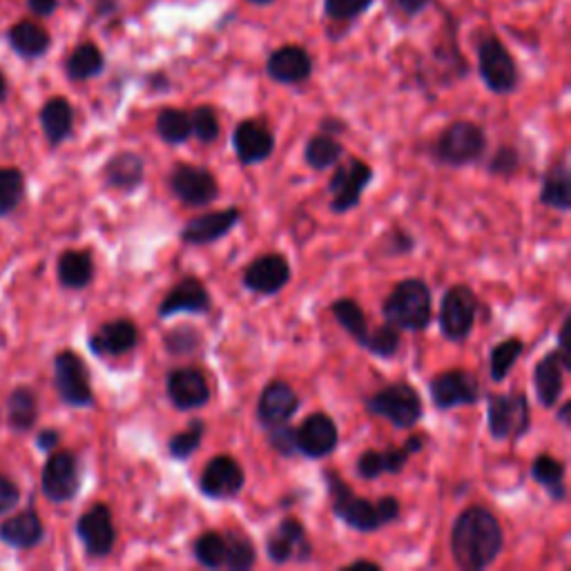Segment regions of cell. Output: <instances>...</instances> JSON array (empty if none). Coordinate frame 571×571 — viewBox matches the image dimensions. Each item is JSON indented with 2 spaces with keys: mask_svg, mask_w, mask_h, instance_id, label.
<instances>
[{
  "mask_svg": "<svg viewBox=\"0 0 571 571\" xmlns=\"http://www.w3.org/2000/svg\"><path fill=\"white\" fill-rule=\"evenodd\" d=\"M505 549L500 520L481 505L466 507L451 529V556L464 571H483L492 567Z\"/></svg>",
  "mask_w": 571,
  "mask_h": 571,
  "instance_id": "cell-1",
  "label": "cell"
},
{
  "mask_svg": "<svg viewBox=\"0 0 571 571\" xmlns=\"http://www.w3.org/2000/svg\"><path fill=\"white\" fill-rule=\"evenodd\" d=\"M322 478L328 487L333 516L348 529L359 534H375L383 527L400 520L402 507L396 496H383L377 503H370L368 498L357 496L337 471L326 468L322 473Z\"/></svg>",
  "mask_w": 571,
  "mask_h": 571,
  "instance_id": "cell-2",
  "label": "cell"
},
{
  "mask_svg": "<svg viewBox=\"0 0 571 571\" xmlns=\"http://www.w3.org/2000/svg\"><path fill=\"white\" fill-rule=\"evenodd\" d=\"M383 315L400 331H427L433 322V295L429 283L418 277L398 281L385 300Z\"/></svg>",
  "mask_w": 571,
  "mask_h": 571,
  "instance_id": "cell-3",
  "label": "cell"
},
{
  "mask_svg": "<svg viewBox=\"0 0 571 571\" xmlns=\"http://www.w3.org/2000/svg\"><path fill=\"white\" fill-rule=\"evenodd\" d=\"M487 152V132L473 121H453L446 126L435 146L433 157L449 168H464L478 163Z\"/></svg>",
  "mask_w": 571,
  "mask_h": 571,
  "instance_id": "cell-4",
  "label": "cell"
},
{
  "mask_svg": "<svg viewBox=\"0 0 571 571\" xmlns=\"http://www.w3.org/2000/svg\"><path fill=\"white\" fill-rule=\"evenodd\" d=\"M364 409L373 418L389 420L400 431L413 429L424 416L422 398L409 383H396L370 394L364 400Z\"/></svg>",
  "mask_w": 571,
  "mask_h": 571,
  "instance_id": "cell-5",
  "label": "cell"
},
{
  "mask_svg": "<svg viewBox=\"0 0 571 571\" xmlns=\"http://www.w3.org/2000/svg\"><path fill=\"white\" fill-rule=\"evenodd\" d=\"M475 56H478V74L489 91L507 97L520 85L518 65L507 50V45L496 34H483L475 43Z\"/></svg>",
  "mask_w": 571,
  "mask_h": 571,
  "instance_id": "cell-6",
  "label": "cell"
},
{
  "mask_svg": "<svg viewBox=\"0 0 571 571\" xmlns=\"http://www.w3.org/2000/svg\"><path fill=\"white\" fill-rule=\"evenodd\" d=\"M487 427L494 440L518 442L531 429L529 398L522 391L487 396Z\"/></svg>",
  "mask_w": 571,
  "mask_h": 571,
  "instance_id": "cell-7",
  "label": "cell"
},
{
  "mask_svg": "<svg viewBox=\"0 0 571 571\" xmlns=\"http://www.w3.org/2000/svg\"><path fill=\"white\" fill-rule=\"evenodd\" d=\"M481 302L475 298V293L468 289L466 283H455L442 295L440 304V333L449 342H466L473 333L475 320H478Z\"/></svg>",
  "mask_w": 571,
  "mask_h": 571,
  "instance_id": "cell-8",
  "label": "cell"
},
{
  "mask_svg": "<svg viewBox=\"0 0 571 571\" xmlns=\"http://www.w3.org/2000/svg\"><path fill=\"white\" fill-rule=\"evenodd\" d=\"M168 185L172 197L190 208L211 206L222 195L217 176L208 168L193 163H174L168 174Z\"/></svg>",
  "mask_w": 571,
  "mask_h": 571,
  "instance_id": "cell-9",
  "label": "cell"
},
{
  "mask_svg": "<svg viewBox=\"0 0 571 571\" xmlns=\"http://www.w3.org/2000/svg\"><path fill=\"white\" fill-rule=\"evenodd\" d=\"M431 402L440 411H453L457 407H473L483 400L481 383L473 373L462 368L442 370L429 383Z\"/></svg>",
  "mask_w": 571,
  "mask_h": 571,
  "instance_id": "cell-10",
  "label": "cell"
},
{
  "mask_svg": "<svg viewBox=\"0 0 571 571\" xmlns=\"http://www.w3.org/2000/svg\"><path fill=\"white\" fill-rule=\"evenodd\" d=\"M373 168L362 159H348L346 163H337L328 181V193L333 195L331 213L346 215L353 208H357L364 190L373 183Z\"/></svg>",
  "mask_w": 571,
  "mask_h": 571,
  "instance_id": "cell-11",
  "label": "cell"
},
{
  "mask_svg": "<svg viewBox=\"0 0 571 571\" xmlns=\"http://www.w3.org/2000/svg\"><path fill=\"white\" fill-rule=\"evenodd\" d=\"M54 385L61 400L76 409L94 407V391L89 383V370L85 362L72 353L63 351L54 359Z\"/></svg>",
  "mask_w": 571,
  "mask_h": 571,
  "instance_id": "cell-12",
  "label": "cell"
},
{
  "mask_svg": "<svg viewBox=\"0 0 571 571\" xmlns=\"http://www.w3.org/2000/svg\"><path fill=\"white\" fill-rule=\"evenodd\" d=\"M291 263L279 252H268L252 259L241 274L244 289L255 295H277L291 283Z\"/></svg>",
  "mask_w": 571,
  "mask_h": 571,
  "instance_id": "cell-13",
  "label": "cell"
},
{
  "mask_svg": "<svg viewBox=\"0 0 571 571\" xmlns=\"http://www.w3.org/2000/svg\"><path fill=\"white\" fill-rule=\"evenodd\" d=\"M266 556L272 564L309 562L313 556V545L306 527L298 518H283L266 538Z\"/></svg>",
  "mask_w": 571,
  "mask_h": 571,
  "instance_id": "cell-14",
  "label": "cell"
},
{
  "mask_svg": "<svg viewBox=\"0 0 571 571\" xmlns=\"http://www.w3.org/2000/svg\"><path fill=\"white\" fill-rule=\"evenodd\" d=\"M165 389L176 411H200L213 398L206 375L195 366L172 368L165 379Z\"/></svg>",
  "mask_w": 571,
  "mask_h": 571,
  "instance_id": "cell-15",
  "label": "cell"
},
{
  "mask_svg": "<svg viewBox=\"0 0 571 571\" xmlns=\"http://www.w3.org/2000/svg\"><path fill=\"white\" fill-rule=\"evenodd\" d=\"M246 473L237 457L215 455L202 471L200 492L211 500H233L244 492Z\"/></svg>",
  "mask_w": 571,
  "mask_h": 571,
  "instance_id": "cell-16",
  "label": "cell"
},
{
  "mask_svg": "<svg viewBox=\"0 0 571 571\" xmlns=\"http://www.w3.org/2000/svg\"><path fill=\"white\" fill-rule=\"evenodd\" d=\"M78 540L89 558H108L117 545V527L112 511L106 505L89 507L76 522Z\"/></svg>",
  "mask_w": 571,
  "mask_h": 571,
  "instance_id": "cell-17",
  "label": "cell"
},
{
  "mask_svg": "<svg viewBox=\"0 0 571 571\" xmlns=\"http://www.w3.org/2000/svg\"><path fill=\"white\" fill-rule=\"evenodd\" d=\"M43 494L47 500L63 505L76 498L80 489L78 460L72 451H54L43 468Z\"/></svg>",
  "mask_w": 571,
  "mask_h": 571,
  "instance_id": "cell-18",
  "label": "cell"
},
{
  "mask_svg": "<svg viewBox=\"0 0 571 571\" xmlns=\"http://www.w3.org/2000/svg\"><path fill=\"white\" fill-rule=\"evenodd\" d=\"M213 309V298L206 283L200 277L179 279L170 293L161 300L157 315L159 320H170L174 315H206Z\"/></svg>",
  "mask_w": 571,
  "mask_h": 571,
  "instance_id": "cell-19",
  "label": "cell"
},
{
  "mask_svg": "<svg viewBox=\"0 0 571 571\" xmlns=\"http://www.w3.org/2000/svg\"><path fill=\"white\" fill-rule=\"evenodd\" d=\"M300 405H302L300 396L289 383H283V379H272L259 396L257 420L268 431L272 427L291 422L300 411Z\"/></svg>",
  "mask_w": 571,
  "mask_h": 571,
  "instance_id": "cell-20",
  "label": "cell"
},
{
  "mask_svg": "<svg viewBox=\"0 0 571 571\" xmlns=\"http://www.w3.org/2000/svg\"><path fill=\"white\" fill-rule=\"evenodd\" d=\"M295 440H298V453L311 460H322L335 453V449L340 446V429L331 416L311 413L295 429Z\"/></svg>",
  "mask_w": 571,
  "mask_h": 571,
  "instance_id": "cell-21",
  "label": "cell"
},
{
  "mask_svg": "<svg viewBox=\"0 0 571 571\" xmlns=\"http://www.w3.org/2000/svg\"><path fill=\"white\" fill-rule=\"evenodd\" d=\"M266 74L279 85H302L313 76V58L302 45H281L266 58Z\"/></svg>",
  "mask_w": 571,
  "mask_h": 571,
  "instance_id": "cell-22",
  "label": "cell"
},
{
  "mask_svg": "<svg viewBox=\"0 0 571 571\" xmlns=\"http://www.w3.org/2000/svg\"><path fill=\"white\" fill-rule=\"evenodd\" d=\"M241 211L239 208H224V211H213L204 213L200 217L190 219L179 237L185 246H211L233 233V228L239 224Z\"/></svg>",
  "mask_w": 571,
  "mask_h": 571,
  "instance_id": "cell-23",
  "label": "cell"
},
{
  "mask_svg": "<svg viewBox=\"0 0 571 571\" xmlns=\"http://www.w3.org/2000/svg\"><path fill=\"white\" fill-rule=\"evenodd\" d=\"M230 143H233V150H235L239 163H244V165H259V163L268 161L274 152L272 130L257 119L241 121L235 128Z\"/></svg>",
  "mask_w": 571,
  "mask_h": 571,
  "instance_id": "cell-24",
  "label": "cell"
},
{
  "mask_svg": "<svg viewBox=\"0 0 571 571\" xmlns=\"http://www.w3.org/2000/svg\"><path fill=\"white\" fill-rule=\"evenodd\" d=\"M141 342L139 326L132 320H112L99 326L87 342L89 351L97 357H119L132 353Z\"/></svg>",
  "mask_w": 571,
  "mask_h": 571,
  "instance_id": "cell-25",
  "label": "cell"
},
{
  "mask_svg": "<svg viewBox=\"0 0 571 571\" xmlns=\"http://www.w3.org/2000/svg\"><path fill=\"white\" fill-rule=\"evenodd\" d=\"M564 366L556 351H549L536 366H534V391L538 402L545 409H556L562 391H564Z\"/></svg>",
  "mask_w": 571,
  "mask_h": 571,
  "instance_id": "cell-26",
  "label": "cell"
},
{
  "mask_svg": "<svg viewBox=\"0 0 571 571\" xmlns=\"http://www.w3.org/2000/svg\"><path fill=\"white\" fill-rule=\"evenodd\" d=\"M538 202L545 208L558 211V213H569L571 211V172L567 157L562 154L558 161H553L547 172L542 174V187Z\"/></svg>",
  "mask_w": 571,
  "mask_h": 571,
  "instance_id": "cell-27",
  "label": "cell"
},
{
  "mask_svg": "<svg viewBox=\"0 0 571 571\" xmlns=\"http://www.w3.org/2000/svg\"><path fill=\"white\" fill-rule=\"evenodd\" d=\"M411 453L402 446H391L387 451H364L355 462V473L362 481H377L383 475H398L409 464Z\"/></svg>",
  "mask_w": 571,
  "mask_h": 571,
  "instance_id": "cell-28",
  "label": "cell"
},
{
  "mask_svg": "<svg viewBox=\"0 0 571 571\" xmlns=\"http://www.w3.org/2000/svg\"><path fill=\"white\" fill-rule=\"evenodd\" d=\"M104 176L112 190H121V193H134V190L141 187L146 181V161L137 152H130V150L119 152L106 163Z\"/></svg>",
  "mask_w": 571,
  "mask_h": 571,
  "instance_id": "cell-29",
  "label": "cell"
},
{
  "mask_svg": "<svg viewBox=\"0 0 571 571\" xmlns=\"http://www.w3.org/2000/svg\"><path fill=\"white\" fill-rule=\"evenodd\" d=\"M45 536V527L39 518L36 511H23L10 520L0 525V540L6 545L19 547V549H30L36 547Z\"/></svg>",
  "mask_w": 571,
  "mask_h": 571,
  "instance_id": "cell-30",
  "label": "cell"
},
{
  "mask_svg": "<svg viewBox=\"0 0 571 571\" xmlns=\"http://www.w3.org/2000/svg\"><path fill=\"white\" fill-rule=\"evenodd\" d=\"M531 478L547 492V496L553 503H564L567 498V466L562 460L549 455V453H540L534 457L531 462Z\"/></svg>",
  "mask_w": 571,
  "mask_h": 571,
  "instance_id": "cell-31",
  "label": "cell"
},
{
  "mask_svg": "<svg viewBox=\"0 0 571 571\" xmlns=\"http://www.w3.org/2000/svg\"><path fill=\"white\" fill-rule=\"evenodd\" d=\"M94 279V259L87 250H67L58 259V281L65 289H87Z\"/></svg>",
  "mask_w": 571,
  "mask_h": 571,
  "instance_id": "cell-32",
  "label": "cell"
},
{
  "mask_svg": "<svg viewBox=\"0 0 571 571\" xmlns=\"http://www.w3.org/2000/svg\"><path fill=\"white\" fill-rule=\"evenodd\" d=\"M41 126L52 146H61L74 128V110L67 99L54 97L41 110Z\"/></svg>",
  "mask_w": 571,
  "mask_h": 571,
  "instance_id": "cell-33",
  "label": "cell"
},
{
  "mask_svg": "<svg viewBox=\"0 0 571 571\" xmlns=\"http://www.w3.org/2000/svg\"><path fill=\"white\" fill-rule=\"evenodd\" d=\"M331 313L335 317V322L340 324V328H344V333L359 346H364L366 337H368V320L364 309L359 306V302L351 300V298H340L331 304Z\"/></svg>",
  "mask_w": 571,
  "mask_h": 571,
  "instance_id": "cell-34",
  "label": "cell"
},
{
  "mask_svg": "<svg viewBox=\"0 0 571 571\" xmlns=\"http://www.w3.org/2000/svg\"><path fill=\"white\" fill-rule=\"evenodd\" d=\"M72 80H89L106 69V56L94 43H80L65 63Z\"/></svg>",
  "mask_w": 571,
  "mask_h": 571,
  "instance_id": "cell-35",
  "label": "cell"
},
{
  "mask_svg": "<svg viewBox=\"0 0 571 571\" xmlns=\"http://www.w3.org/2000/svg\"><path fill=\"white\" fill-rule=\"evenodd\" d=\"M342 154H344V146L337 141V137H331L326 132L313 134L304 148V161L309 163V168L317 172L335 168Z\"/></svg>",
  "mask_w": 571,
  "mask_h": 571,
  "instance_id": "cell-36",
  "label": "cell"
},
{
  "mask_svg": "<svg viewBox=\"0 0 571 571\" xmlns=\"http://www.w3.org/2000/svg\"><path fill=\"white\" fill-rule=\"evenodd\" d=\"M157 137L168 146H183L193 137V126H190V112L179 108H163L154 121Z\"/></svg>",
  "mask_w": 571,
  "mask_h": 571,
  "instance_id": "cell-37",
  "label": "cell"
},
{
  "mask_svg": "<svg viewBox=\"0 0 571 571\" xmlns=\"http://www.w3.org/2000/svg\"><path fill=\"white\" fill-rule=\"evenodd\" d=\"M10 43L12 47L25 56V58H39L43 56L47 50H50V34L45 28L36 25V23H30V21H23L19 23L17 28H12L10 32Z\"/></svg>",
  "mask_w": 571,
  "mask_h": 571,
  "instance_id": "cell-38",
  "label": "cell"
},
{
  "mask_svg": "<svg viewBox=\"0 0 571 571\" xmlns=\"http://www.w3.org/2000/svg\"><path fill=\"white\" fill-rule=\"evenodd\" d=\"M204 435H206V422L204 420H190L187 429L181 431V433H174L170 440H168V453L172 460H190L197 449L202 446L204 442Z\"/></svg>",
  "mask_w": 571,
  "mask_h": 571,
  "instance_id": "cell-39",
  "label": "cell"
},
{
  "mask_svg": "<svg viewBox=\"0 0 571 571\" xmlns=\"http://www.w3.org/2000/svg\"><path fill=\"white\" fill-rule=\"evenodd\" d=\"M195 560L206 569H224L226 562V534L204 531L193 545Z\"/></svg>",
  "mask_w": 571,
  "mask_h": 571,
  "instance_id": "cell-40",
  "label": "cell"
},
{
  "mask_svg": "<svg viewBox=\"0 0 571 571\" xmlns=\"http://www.w3.org/2000/svg\"><path fill=\"white\" fill-rule=\"evenodd\" d=\"M400 346H402L400 328L385 322L383 326H377L375 331H368V337H366L362 348L368 351L370 355L379 357V359H394L400 353Z\"/></svg>",
  "mask_w": 571,
  "mask_h": 571,
  "instance_id": "cell-41",
  "label": "cell"
},
{
  "mask_svg": "<svg viewBox=\"0 0 571 571\" xmlns=\"http://www.w3.org/2000/svg\"><path fill=\"white\" fill-rule=\"evenodd\" d=\"M522 351H525V344L520 337H507L505 342H500L492 348L489 370H492L494 383H503V379H507V375L516 366Z\"/></svg>",
  "mask_w": 571,
  "mask_h": 571,
  "instance_id": "cell-42",
  "label": "cell"
},
{
  "mask_svg": "<svg viewBox=\"0 0 571 571\" xmlns=\"http://www.w3.org/2000/svg\"><path fill=\"white\" fill-rule=\"evenodd\" d=\"M25 197V179L17 168H0V217L19 208Z\"/></svg>",
  "mask_w": 571,
  "mask_h": 571,
  "instance_id": "cell-43",
  "label": "cell"
},
{
  "mask_svg": "<svg viewBox=\"0 0 571 571\" xmlns=\"http://www.w3.org/2000/svg\"><path fill=\"white\" fill-rule=\"evenodd\" d=\"M257 564V547L241 534H226V562L224 569L248 571Z\"/></svg>",
  "mask_w": 571,
  "mask_h": 571,
  "instance_id": "cell-44",
  "label": "cell"
},
{
  "mask_svg": "<svg viewBox=\"0 0 571 571\" xmlns=\"http://www.w3.org/2000/svg\"><path fill=\"white\" fill-rule=\"evenodd\" d=\"M8 411H10V424L17 431L32 429L39 418V405L34 394L30 389H17L8 400Z\"/></svg>",
  "mask_w": 571,
  "mask_h": 571,
  "instance_id": "cell-45",
  "label": "cell"
},
{
  "mask_svg": "<svg viewBox=\"0 0 571 571\" xmlns=\"http://www.w3.org/2000/svg\"><path fill=\"white\" fill-rule=\"evenodd\" d=\"M375 0H324V17L335 25H351L362 19Z\"/></svg>",
  "mask_w": 571,
  "mask_h": 571,
  "instance_id": "cell-46",
  "label": "cell"
},
{
  "mask_svg": "<svg viewBox=\"0 0 571 571\" xmlns=\"http://www.w3.org/2000/svg\"><path fill=\"white\" fill-rule=\"evenodd\" d=\"M190 126H193V137H197L204 146H211L222 134L219 115L213 106H197L190 112Z\"/></svg>",
  "mask_w": 571,
  "mask_h": 571,
  "instance_id": "cell-47",
  "label": "cell"
},
{
  "mask_svg": "<svg viewBox=\"0 0 571 571\" xmlns=\"http://www.w3.org/2000/svg\"><path fill=\"white\" fill-rule=\"evenodd\" d=\"M163 346L170 355L174 357H183V355H193L200 346H202V333L195 326H176L172 331L165 333L163 337Z\"/></svg>",
  "mask_w": 571,
  "mask_h": 571,
  "instance_id": "cell-48",
  "label": "cell"
},
{
  "mask_svg": "<svg viewBox=\"0 0 571 571\" xmlns=\"http://www.w3.org/2000/svg\"><path fill=\"white\" fill-rule=\"evenodd\" d=\"M489 174L494 176H500V179H511L518 170H520V154L516 148L511 146H500L494 157L489 159V165H487Z\"/></svg>",
  "mask_w": 571,
  "mask_h": 571,
  "instance_id": "cell-49",
  "label": "cell"
},
{
  "mask_svg": "<svg viewBox=\"0 0 571 571\" xmlns=\"http://www.w3.org/2000/svg\"><path fill=\"white\" fill-rule=\"evenodd\" d=\"M416 248V239L413 235H409L402 228H394L387 230L383 241H379V252L387 255V257H400V255H409Z\"/></svg>",
  "mask_w": 571,
  "mask_h": 571,
  "instance_id": "cell-50",
  "label": "cell"
},
{
  "mask_svg": "<svg viewBox=\"0 0 571 571\" xmlns=\"http://www.w3.org/2000/svg\"><path fill=\"white\" fill-rule=\"evenodd\" d=\"M268 433V444L283 457H293L298 453V440H295V429L291 422L272 427L266 431Z\"/></svg>",
  "mask_w": 571,
  "mask_h": 571,
  "instance_id": "cell-51",
  "label": "cell"
},
{
  "mask_svg": "<svg viewBox=\"0 0 571 571\" xmlns=\"http://www.w3.org/2000/svg\"><path fill=\"white\" fill-rule=\"evenodd\" d=\"M433 3V0H391V8L398 17L402 19H418L429 6Z\"/></svg>",
  "mask_w": 571,
  "mask_h": 571,
  "instance_id": "cell-52",
  "label": "cell"
},
{
  "mask_svg": "<svg viewBox=\"0 0 571 571\" xmlns=\"http://www.w3.org/2000/svg\"><path fill=\"white\" fill-rule=\"evenodd\" d=\"M19 498H21L19 487L10 478H6L3 473H0V514H8L10 509H14Z\"/></svg>",
  "mask_w": 571,
  "mask_h": 571,
  "instance_id": "cell-53",
  "label": "cell"
},
{
  "mask_svg": "<svg viewBox=\"0 0 571 571\" xmlns=\"http://www.w3.org/2000/svg\"><path fill=\"white\" fill-rule=\"evenodd\" d=\"M569 328H571V317L564 315L562 324H560V331H558V348L556 353L560 355V362L564 366V370L569 373L571 370V340H569Z\"/></svg>",
  "mask_w": 571,
  "mask_h": 571,
  "instance_id": "cell-54",
  "label": "cell"
},
{
  "mask_svg": "<svg viewBox=\"0 0 571 571\" xmlns=\"http://www.w3.org/2000/svg\"><path fill=\"white\" fill-rule=\"evenodd\" d=\"M36 442H39V449H43V451H54V449L58 446V442H61V435H58V431H54V429H45V431L39 433Z\"/></svg>",
  "mask_w": 571,
  "mask_h": 571,
  "instance_id": "cell-55",
  "label": "cell"
},
{
  "mask_svg": "<svg viewBox=\"0 0 571 571\" xmlns=\"http://www.w3.org/2000/svg\"><path fill=\"white\" fill-rule=\"evenodd\" d=\"M28 6H30V10H32L34 14H39V17H50V14L56 12L58 0H28Z\"/></svg>",
  "mask_w": 571,
  "mask_h": 571,
  "instance_id": "cell-56",
  "label": "cell"
},
{
  "mask_svg": "<svg viewBox=\"0 0 571 571\" xmlns=\"http://www.w3.org/2000/svg\"><path fill=\"white\" fill-rule=\"evenodd\" d=\"M320 132H326V134H331V137H337V134L346 132V123L340 121V119L326 117V119H322V123H320Z\"/></svg>",
  "mask_w": 571,
  "mask_h": 571,
  "instance_id": "cell-57",
  "label": "cell"
},
{
  "mask_svg": "<svg viewBox=\"0 0 571 571\" xmlns=\"http://www.w3.org/2000/svg\"><path fill=\"white\" fill-rule=\"evenodd\" d=\"M424 444H427L424 435H420V433H411V438L405 442V449H407L411 455H416V453H420V451L424 449Z\"/></svg>",
  "mask_w": 571,
  "mask_h": 571,
  "instance_id": "cell-58",
  "label": "cell"
},
{
  "mask_svg": "<svg viewBox=\"0 0 571 571\" xmlns=\"http://www.w3.org/2000/svg\"><path fill=\"white\" fill-rule=\"evenodd\" d=\"M346 569H373V571H379L383 569V564L375 562V560H353L346 564Z\"/></svg>",
  "mask_w": 571,
  "mask_h": 571,
  "instance_id": "cell-59",
  "label": "cell"
},
{
  "mask_svg": "<svg viewBox=\"0 0 571 571\" xmlns=\"http://www.w3.org/2000/svg\"><path fill=\"white\" fill-rule=\"evenodd\" d=\"M569 413H571V402H564L560 409H558V420L564 429H569Z\"/></svg>",
  "mask_w": 571,
  "mask_h": 571,
  "instance_id": "cell-60",
  "label": "cell"
},
{
  "mask_svg": "<svg viewBox=\"0 0 571 571\" xmlns=\"http://www.w3.org/2000/svg\"><path fill=\"white\" fill-rule=\"evenodd\" d=\"M248 6H255V8H270L274 0H246Z\"/></svg>",
  "mask_w": 571,
  "mask_h": 571,
  "instance_id": "cell-61",
  "label": "cell"
},
{
  "mask_svg": "<svg viewBox=\"0 0 571 571\" xmlns=\"http://www.w3.org/2000/svg\"><path fill=\"white\" fill-rule=\"evenodd\" d=\"M6 94H8V83H6V76L0 74V101L6 99Z\"/></svg>",
  "mask_w": 571,
  "mask_h": 571,
  "instance_id": "cell-62",
  "label": "cell"
}]
</instances>
